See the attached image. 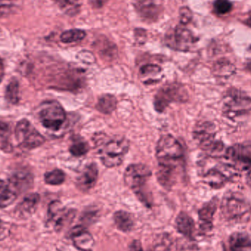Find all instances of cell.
<instances>
[{
    "label": "cell",
    "mask_w": 251,
    "mask_h": 251,
    "mask_svg": "<svg viewBox=\"0 0 251 251\" xmlns=\"http://www.w3.org/2000/svg\"><path fill=\"white\" fill-rule=\"evenodd\" d=\"M93 140L104 166L114 168L122 165L130 146L129 141L126 137L110 138L104 133H98Z\"/></svg>",
    "instance_id": "cell-1"
},
{
    "label": "cell",
    "mask_w": 251,
    "mask_h": 251,
    "mask_svg": "<svg viewBox=\"0 0 251 251\" xmlns=\"http://www.w3.org/2000/svg\"><path fill=\"white\" fill-rule=\"evenodd\" d=\"M151 175V171L143 164L128 165L125 173L126 184L134 191L139 200L149 207L152 204V196L146 189V184Z\"/></svg>",
    "instance_id": "cell-2"
},
{
    "label": "cell",
    "mask_w": 251,
    "mask_h": 251,
    "mask_svg": "<svg viewBox=\"0 0 251 251\" xmlns=\"http://www.w3.org/2000/svg\"><path fill=\"white\" fill-rule=\"evenodd\" d=\"M223 215L230 223H247L251 216L250 203L241 195L228 193L226 195L221 205Z\"/></svg>",
    "instance_id": "cell-3"
},
{
    "label": "cell",
    "mask_w": 251,
    "mask_h": 251,
    "mask_svg": "<svg viewBox=\"0 0 251 251\" xmlns=\"http://www.w3.org/2000/svg\"><path fill=\"white\" fill-rule=\"evenodd\" d=\"M156 156L159 165L181 167L184 161V150L174 136L165 134L157 142Z\"/></svg>",
    "instance_id": "cell-4"
},
{
    "label": "cell",
    "mask_w": 251,
    "mask_h": 251,
    "mask_svg": "<svg viewBox=\"0 0 251 251\" xmlns=\"http://www.w3.org/2000/svg\"><path fill=\"white\" fill-rule=\"evenodd\" d=\"M215 126L210 122L199 123L193 131V137L199 147L211 156L218 157L224 152V146L221 142L215 140Z\"/></svg>",
    "instance_id": "cell-5"
},
{
    "label": "cell",
    "mask_w": 251,
    "mask_h": 251,
    "mask_svg": "<svg viewBox=\"0 0 251 251\" xmlns=\"http://www.w3.org/2000/svg\"><path fill=\"white\" fill-rule=\"evenodd\" d=\"M223 111L228 119H236L251 110V99L240 90H228L223 100Z\"/></svg>",
    "instance_id": "cell-6"
},
{
    "label": "cell",
    "mask_w": 251,
    "mask_h": 251,
    "mask_svg": "<svg viewBox=\"0 0 251 251\" xmlns=\"http://www.w3.org/2000/svg\"><path fill=\"white\" fill-rule=\"evenodd\" d=\"M188 99L187 90L178 83L165 84L156 93L153 105L158 113H162L172 102H184Z\"/></svg>",
    "instance_id": "cell-7"
},
{
    "label": "cell",
    "mask_w": 251,
    "mask_h": 251,
    "mask_svg": "<svg viewBox=\"0 0 251 251\" xmlns=\"http://www.w3.org/2000/svg\"><path fill=\"white\" fill-rule=\"evenodd\" d=\"M40 122L43 126L53 131L62 128L66 121V113L60 103L56 101L44 103L39 113Z\"/></svg>",
    "instance_id": "cell-8"
},
{
    "label": "cell",
    "mask_w": 251,
    "mask_h": 251,
    "mask_svg": "<svg viewBox=\"0 0 251 251\" xmlns=\"http://www.w3.org/2000/svg\"><path fill=\"white\" fill-rule=\"evenodd\" d=\"M16 140L24 149H31L44 144L45 138L41 135L26 119L19 121L15 130Z\"/></svg>",
    "instance_id": "cell-9"
},
{
    "label": "cell",
    "mask_w": 251,
    "mask_h": 251,
    "mask_svg": "<svg viewBox=\"0 0 251 251\" xmlns=\"http://www.w3.org/2000/svg\"><path fill=\"white\" fill-rule=\"evenodd\" d=\"M197 40L191 31L184 26H178L166 37V44L176 51H190Z\"/></svg>",
    "instance_id": "cell-10"
},
{
    "label": "cell",
    "mask_w": 251,
    "mask_h": 251,
    "mask_svg": "<svg viewBox=\"0 0 251 251\" xmlns=\"http://www.w3.org/2000/svg\"><path fill=\"white\" fill-rule=\"evenodd\" d=\"M76 211L65 207L61 202L54 201L49 205L48 218L56 229L63 228L70 220H73Z\"/></svg>",
    "instance_id": "cell-11"
},
{
    "label": "cell",
    "mask_w": 251,
    "mask_h": 251,
    "mask_svg": "<svg viewBox=\"0 0 251 251\" xmlns=\"http://www.w3.org/2000/svg\"><path fill=\"white\" fill-rule=\"evenodd\" d=\"M226 157L234 163V167L247 169L251 167V143L231 146L226 151Z\"/></svg>",
    "instance_id": "cell-12"
},
{
    "label": "cell",
    "mask_w": 251,
    "mask_h": 251,
    "mask_svg": "<svg viewBox=\"0 0 251 251\" xmlns=\"http://www.w3.org/2000/svg\"><path fill=\"white\" fill-rule=\"evenodd\" d=\"M233 168L230 165H221L209 170L203 175L205 182L214 188H219L226 184L232 176Z\"/></svg>",
    "instance_id": "cell-13"
},
{
    "label": "cell",
    "mask_w": 251,
    "mask_h": 251,
    "mask_svg": "<svg viewBox=\"0 0 251 251\" xmlns=\"http://www.w3.org/2000/svg\"><path fill=\"white\" fill-rule=\"evenodd\" d=\"M69 237L78 250L92 251L94 249L95 244L94 237L82 226L74 227L69 232Z\"/></svg>",
    "instance_id": "cell-14"
},
{
    "label": "cell",
    "mask_w": 251,
    "mask_h": 251,
    "mask_svg": "<svg viewBox=\"0 0 251 251\" xmlns=\"http://www.w3.org/2000/svg\"><path fill=\"white\" fill-rule=\"evenodd\" d=\"M98 167L95 163L87 165L76 178V186L82 192H88L95 186L98 178Z\"/></svg>",
    "instance_id": "cell-15"
},
{
    "label": "cell",
    "mask_w": 251,
    "mask_h": 251,
    "mask_svg": "<svg viewBox=\"0 0 251 251\" xmlns=\"http://www.w3.org/2000/svg\"><path fill=\"white\" fill-rule=\"evenodd\" d=\"M134 7L139 15L149 22L156 20L161 13L160 4L155 0H137Z\"/></svg>",
    "instance_id": "cell-16"
},
{
    "label": "cell",
    "mask_w": 251,
    "mask_h": 251,
    "mask_svg": "<svg viewBox=\"0 0 251 251\" xmlns=\"http://www.w3.org/2000/svg\"><path fill=\"white\" fill-rule=\"evenodd\" d=\"M178 168L179 167L158 165L156 178L160 185L168 190L172 188L176 183L177 176L179 173Z\"/></svg>",
    "instance_id": "cell-17"
},
{
    "label": "cell",
    "mask_w": 251,
    "mask_h": 251,
    "mask_svg": "<svg viewBox=\"0 0 251 251\" xmlns=\"http://www.w3.org/2000/svg\"><path fill=\"white\" fill-rule=\"evenodd\" d=\"M218 207V199H213L203 205L199 210V216L201 222V229L203 231H209L212 228L214 215Z\"/></svg>",
    "instance_id": "cell-18"
},
{
    "label": "cell",
    "mask_w": 251,
    "mask_h": 251,
    "mask_svg": "<svg viewBox=\"0 0 251 251\" xmlns=\"http://www.w3.org/2000/svg\"><path fill=\"white\" fill-rule=\"evenodd\" d=\"M32 182L33 178L32 175L29 173L25 171L16 173L9 178V184L16 192L25 191L32 185Z\"/></svg>",
    "instance_id": "cell-19"
},
{
    "label": "cell",
    "mask_w": 251,
    "mask_h": 251,
    "mask_svg": "<svg viewBox=\"0 0 251 251\" xmlns=\"http://www.w3.org/2000/svg\"><path fill=\"white\" fill-rule=\"evenodd\" d=\"M177 230L187 238L193 240L195 231V222L185 212H181L176 220Z\"/></svg>",
    "instance_id": "cell-20"
},
{
    "label": "cell",
    "mask_w": 251,
    "mask_h": 251,
    "mask_svg": "<svg viewBox=\"0 0 251 251\" xmlns=\"http://www.w3.org/2000/svg\"><path fill=\"white\" fill-rule=\"evenodd\" d=\"M229 251H251V240L247 234L236 232L228 240Z\"/></svg>",
    "instance_id": "cell-21"
},
{
    "label": "cell",
    "mask_w": 251,
    "mask_h": 251,
    "mask_svg": "<svg viewBox=\"0 0 251 251\" xmlns=\"http://www.w3.org/2000/svg\"><path fill=\"white\" fill-rule=\"evenodd\" d=\"M17 197V193L10 184L0 180V209L11 205Z\"/></svg>",
    "instance_id": "cell-22"
},
{
    "label": "cell",
    "mask_w": 251,
    "mask_h": 251,
    "mask_svg": "<svg viewBox=\"0 0 251 251\" xmlns=\"http://www.w3.org/2000/svg\"><path fill=\"white\" fill-rule=\"evenodd\" d=\"M115 224L118 229L123 232H128L132 229L134 225L132 215L125 211H118L114 214Z\"/></svg>",
    "instance_id": "cell-23"
},
{
    "label": "cell",
    "mask_w": 251,
    "mask_h": 251,
    "mask_svg": "<svg viewBox=\"0 0 251 251\" xmlns=\"http://www.w3.org/2000/svg\"><path fill=\"white\" fill-rule=\"evenodd\" d=\"M118 100L112 94H104L99 99L97 109L103 114H110L117 107Z\"/></svg>",
    "instance_id": "cell-24"
},
{
    "label": "cell",
    "mask_w": 251,
    "mask_h": 251,
    "mask_svg": "<svg viewBox=\"0 0 251 251\" xmlns=\"http://www.w3.org/2000/svg\"><path fill=\"white\" fill-rule=\"evenodd\" d=\"M59 8L68 16H76L82 6V0H53Z\"/></svg>",
    "instance_id": "cell-25"
},
{
    "label": "cell",
    "mask_w": 251,
    "mask_h": 251,
    "mask_svg": "<svg viewBox=\"0 0 251 251\" xmlns=\"http://www.w3.org/2000/svg\"><path fill=\"white\" fill-rule=\"evenodd\" d=\"M40 201V196L38 193L26 195L19 206V210L23 213L30 215L33 213Z\"/></svg>",
    "instance_id": "cell-26"
},
{
    "label": "cell",
    "mask_w": 251,
    "mask_h": 251,
    "mask_svg": "<svg viewBox=\"0 0 251 251\" xmlns=\"http://www.w3.org/2000/svg\"><path fill=\"white\" fill-rule=\"evenodd\" d=\"M235 72V66L226 59L218 60L214 65V73L217 76L228 77Z\"/></svg>",
    "instance_id": "cell-27"
},
{
    "label": "cell",
    "mask_w": 251,
    "mask_h": 251,
    "mask_svg": "<svg viewBox=\"0 0 251 251\" xmlns=\"http://www.w3.org/2000/svg\"><path fill=\"white\" fill-rule=\"evenodd\" d=\"M10 128L5 122H0V149L4 152L11 151L12 144L10 142Z\"/></svg>",
    "instance_id": "cell-28"
},
{
    "label": "cell",
    "mask_w": 251,
    "mask_h": 251,
    "mask_svg": "<svg viewBox=\"0 0 251 251\" xmlns=\"http://www.w3.org/2000/svg\"><path fill=\"white\" fill-rule=\"evenodd\" d=\"M86 36L85 31L79 29H72L65 31L60 35V40L65 44H72L82 41Z\"/></svg>",
    "instance_id": "cell-29"
},
{
    "label": "cell",
    "mask_w": 251,
    "mask_h": 251,
    "mask_svg": "<svg viewBox=\"0 0 251 251\" xmlns=\"http://www.w3.org/2000/svg\"><path fill=\"white\" fill-rule=\"evenodd\" d=\"M5 98L8 102L16 104L19 101V83L17 79H13L6 88Z\"/></svg>",
    "instance_id": "cell-30"
},
{
    "label": "cell",
    "mask_w": 251,
    "mask_h": 251,
    "mask_svg": "<svg viewBox=\"0 0 251 251\" xmlns=\"http://www.w3.org/2000/svg\"><path fill=\"white\" fill-rule=\"evenodd\" d=\"M44 180L50 185H60L66 180V174L61 170H53L44 175Z\"/></svg>",
    "instance_id": "cell-31"
},
{
    "label": "cell",
    "mask_w": 251,
    "mask_h": 251,
    "mask_svg": "<svg viewBox=\"0 0 251 251\" xmlns=\"http://www.w3.org/2000/svg\"><path fill=\"white\" fill-rule=\"evenodd\" d=\"M90 146L85 140H77L72 143L69 148V151L76 157H80L84 156L89 151Z\"/></svg>",
    "instance_id": "cell-32"
},
{
    "label": "cell",
    "mask_w": 251,
    "mask_h": 251,
    "mask_svg": "<svg viewBox=\"0 0 251 251\" xmlns=\"http://www.w3.org/2000/svg\"><path fill=\"white\" fill-rule=\"evenodd\" d=\"M213 7L215 13L224 15L229 13L232 10L233 4L230 0H215Z\"/></svg>",
    "instance_id": "cell-33"
},
{
    "label": "cell",
    "mask_w": 251,
    "mask_h": 251,
    "mask_svg": "<svg viewBox=\"0 0 251 251\" xmlns=\"http://www.w3.org/2000/svg\"><path fill=\"white\" fill-rule=\"evenodd\" d=\"M162 72V69L157 65L147 64L142 66L140 70V75L143 76H156Z\"/></svg>",
    "instance_id": "cell-34"
},
{
    "label": "cell",
    "mask_w": 251,
    "mask_h": 251,
    "mask_svg": "<svg viewBox=\"0 0 251 251\" xmlns=\"http://www.w3.org/2000/svg\"><path fill=\"white\" fill-rule=\"evenodd\" d=\"M193 18L191 10L187 7H183L180 9V22L182 25H187Z\"/></svg>",
    "instance_id": "cell-35"
},
{
    "label": "cell",
    "mask_w": 251,
    "mask_h": 251,
    "mask_svg": "<svg viewBox=\"0 0 251 251\" xmlns=\"http://www.w3.org/2000/svg\"><path fill=\"white\" fill-rule=\"evenodd\" d=\"M10 233V228L7 226L5 222L0 219V241L4 240Z\"/></svg>",
    "instance_id": "cell-36"
},
{
    "label": "cell",
    "mask_w": 251,
    "mask_h": 251,
    "mask_svg": "<svg viewBox=\"0 0 251 251\" xmlns=\"http://www.w3.org/2000/svg\"><path fill=\"white\" fill-rule=\"evenodd\" d=\"M128 251H143L141 243L139 240H133L128 246Z\"/></svg>",
    "instance_id": "cell-37"
},
{
    "label": "cell",
    "mask_w": 251,
    "mask_h": 251,
    "mask_svg": "<svg viewBox=\"0 0 251 251\" xmlns=\"http://www.w3.org/2000/svg\"><path fill=\"white\" fill-rule=\"evenodd\" d=\"M108 0H89L90 4L96 8L102 7Z\"/></svg>",
    "instance_id": "cell-38"
},
{
    "label": "cell",
    "mask_w": 251,
    "mask_h": 251,
    "mask_svg": "<svg viewBox=\"0 0 251 251\" xmlns=\"http://www.w3.org/2000/svg\"><path fill=\"white\" fill-rule=\"evenodd\" d=\"M3 75H4V64H3L2 60L0 58V82L2 79Z\"/></svg>",
    "instance_id": "cell-39"
},
{
    "label": "cell",
    "mask_w": 251,
    "mask_h": 251,
    "mask_svg": "<svg viewBox=\"0 0 251 251\" xmlns=\"http://www.w3.org/2000/svg\"><path fill=\"white\" fill-rule=\"evenodd\" d=\"M244 23L249 27H251V10L248 15V18L245 21Z\"/></svg>",
    "instance_id": "cell-40"
},
{
    "label": "cell",
    "mask_w": 251,
    "mask_h": 251,
    "mask_svg": "<svg viewBox=\"0 0 251 251\" xmlns=\"http://www.w3.org/2000/svg\"><path fill=\"white\" fill-rule=\"evenodd\" d=\"M248 68H249V70L251 72V63H249V66H248Z\"/></svg>",
    "instance_id": "cell-41"
}]
</instances>
